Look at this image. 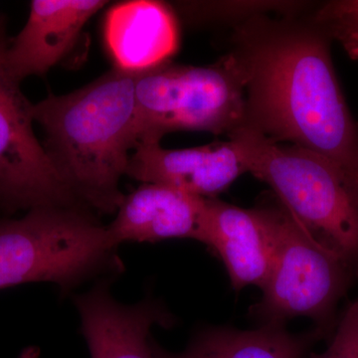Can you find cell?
Wrapping results in <instances>:
<instances>
[{
	"label": "cell",
	"mask_w": 358,
	"mask_h": 358,
	"mask_svg": "<svg viewBox=\"0 0 358 358\" xmlns=\"http://www.w3.org/2000/svg\"><path fill=\"white\" fill-rule=\"evenodd\" d=\"M105 41L115 67L141 72L169 62L178 50V21L171 7L154 0L120 2L108 11Z\"/></svg>",
	"instance_id": "4fadbf2b"
},
{
	"label": "cell",
	"mask_w": 358,
	"mask_h": 358,
	"mask_svg": "<svg viewBox=\"0 0 358 358\" xmlns=\"http://www.w3.org/2000/svg\"><path fill=\"white\" fill-rule=\"evenodd\" d=\"M107 226L79 206L38 207L0 218V289L52 282L68 293L96 275L122 268Z\"/></svg>",
	"instance_id": "277c9868"
},
{
	"label": "cell",
	"mask_w": 358,
	"mask_h": 358,
	"mask_svg": "<svg viewBox=\"0 0 358 358\" xmlns=\"http://www.w3.org/2000/svg\"><path fill=\"white\" fill-rule=\"evenodd\" d=\"M8 43L4 20H0V211L79 206L35 136L33 103L6 68Z\"/></svg>",
	"instance_id": "52a82bcc"
},
{
	"label": "cell",
	"mask_w": 358,
	"mask_h": 358,
	"mask_svg": "<svg viewBox=\"0 0 358 358\" xmlns=\"http://www.w3.org/2000/svg\"><path fill=\"white\" fill-rule=\"evenodd\" d=\"M320 28L329 38L338 40L350 58L358 60V27L334 25Z\"/></svg>",
	"instance_id": "e0dca14e"
},
{
	"label": "cell",
	"mask_w": 358,
	"mask_h": 358,
	"mask_svg": "<svg viewBox=\"0 0 358 358\" xmlns=\"http://www.w3.org/2000/svg\"><path fill=\"white\" fill-rule=\"evenodd\" d=\"M313 22L320 27L334 25L358 27V0L327 2L315 13Z\"/></svg>",
	"instance_id": "2e32d148"
},
{
	"label": "cell",
	"mask_w": 358,
	"mask_h": 358,
	"mask_svg": "<svg viewBox=\"0 0 358 358\" xmlns=\"http://www.w3.org/2000/svg\"><path fill=\"white\" fill-rule=\"evenodd\" d=\"M327 339L319 329L293 334L285 326H261L241 331L208 327L195 334L180 352H171L152 341L155 358H303L317 341Z\"/></svg>",
	"instance_id": "5bb4252c"
},
{
	"label": "cell",
	"mask_w": 358,
	"mask_h": 358,
	"mask_svg": "<svg viewBox=\"0 0 358 358\" xmlns=\"http://www.w3.org/2000/svg\"><path fill=\"white\" fill-rule=\"evenodd\" d=\"M74 303L91 358H155L150 331L176 324L159 301L147 299L131 306L115 301L110 278L78 294Z\"/></svg>",
	"instance_id": "ba28073f"
},
{
	"label": "cell",
	"mask_w": 358,
	"mask_h": 358,
	"mask_svg": "<svg viewBox=\"0 0 358 358\" xmlns=\"http://www.w3.org/2000/svg\"><path fill=\"white\" fill-rule=\"evenodd\" d=\"M108 1L102 0H33L24 27L9 41L6 64L21 83L41 76L71 50L80 32Z\"/></svg>",
	"instance_id": "30bf717a"
},
{
	"label": "cell",
	"mask_w": 358,
	"mask_h": 358,
	"mask_svg": "<svg viewBox=\"0 0 358 358\" xmlns=\"http://www.w3.org/2000/svg\"><path fill=\"white\" fill-rule=\"evenodd\" d=\"M236 38L246 78L244 127L331 160L358 185V124L334 72L329 35L313 22L259 20Z\"/></svg>",
	"instance_id": "6da1fadb"
},
{
	"label": "cell",
	"mask_w": 358,
	"mask_h": 358,
	"mask_svg": "<svg viewBox=\"0 0 358 358\" xmlns=\"http://www.w3.org/2000/svg\"><path fill=\"white\" fill-rule=\"evenodd\" d=\"M207 199L169 186L143 183L126 195L115 220L107 226L115 247L124 242L155 243L167 239L201 242Z\"/></svg>",
	"instance_id": "8fae6325"
},
{
	"label": "cell",
	"mask_w": 358,
	"mask_h": 358,
	"mask_svg": "<svg viewBox=\"0 0 358 358\" xmlns=\"http://www.w3.org/2000/svg\"><path fill=\"white\" fill-rule=\"evenodd\" d=\"M259 209L270 233L272 262L252 315L262 326L307 317L329 339L338 322L339 301L357 280L355 275L308 236L279 200Z\"/></svg>",
	"instance_id": "8992f818"
},
{
	"label": "cell",
	"mask_w": 358,
	"mask_h": 358,
	"mask_svg": "<svg viewBox=\"0 0 358 358\" xmlns=\"http://www.w3.org/2000/svg\"><path fill=\"white\" fill-rule=\"evenodd\" d=\"M201 243L222 261L235 291L262 289L272 262V243L259 207L244 209L207 199Z\"/></svg>",
	"instance_id": "7c38bea8"
},
{
	"label": "cell",
	"mask_w": 358,
	"mask_h": 358,
	"mask_svg": "<svg viewBox=\"0 0 358 358\" xmlns=\"http://www.w3.org/2000/svg\"><path fill=\"white\" fill-rule=\"evenodd\" d=\"M248 173L267 183L301 229L358 280V185L331 160L242 126L229 134Z\"/></svg>",
	"instance_id": "3957f363"
},
{
	"label": "cell",
	"mask_w": 358,
	"mask_h": 358,
	"mask_svg": "<svg viewBox=\"0 0 358 358\" xmlns=\"http://www.w3.org/2000/svg\"><path fill=\"white\" fill-rule=\"evenodd\" d=\"M138 72L115 67L83 88L33 103L47 154L80 203L117 212L129 152L136 147L134 86Z\"/></svg>",
	"instance_id": "7a4b0ae2"
},
{
	"label": "cell",
	"mask_w": 358,
	"mask_h": 358,
	"mask_svg": "<svg viewBox=\"0 0 358 358\" xmlns=\"http://www.w3.org/2000/svg\"><path fill=\"white\" fill-rule=\"evenodd\" d=\"M327 341L324 352H312L308 358H358V298L348 303Z\"/></svg>",
	"instance_id": "9a60e30c"
},
{
	"label": "cell",
	"mask_w": 358,
	"mask_h": 358,
	"mask_svg": "<svg viewBox=\"0 0 358 358\" xmlns=\"http://www.w3.org/2000/svg\"><path fill=\"white\" fill-rule=\"evenodd\" d=\"M134 98L136 145L179 131L229 136L244 126L246 79L234 53L203 67L166 62L138 72Z\"/></svg>",
	"instance_id": "5b68a950"
},
{
	"label": "cell",
	"mask_w": 358,
	"mask_h": 358,
	"mask_svg": "<svg viewBox=\"0 0 358 358\" xmlns=\"http://www.w3.org/2000/svg\"><path fill=\"white\" fill-rule=\"evenodd\" d=\"M244 173L248 171L243 157L229 140L183 150H166L159 143H141L129 157L126 176L202 199H216Z\"/></svg>",
	"instance_id": "9c48e42d"
},
{
	"label": "cell",
	"mask_w": 358,
	"mask_h": 358,
	"mask_svg": "<svg viewBox=\"0 0 358 358\" xmlns=\"http://www.w3.org/2000/svg\"><path fill=\"white\" fill-rule=\"evenodd\" d=\"M38 357V355H37V352L33 348H30V350H25L24 352L22 353V355L20 358H37Z\"/></svg>",
	"instance_id": "ac0fdd59"
}]
</instances>
